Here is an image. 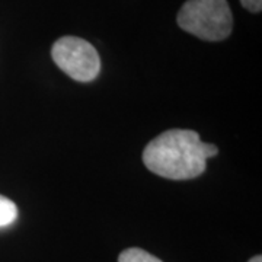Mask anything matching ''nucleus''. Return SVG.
<instances>
[{
  "label": "nucleus",
  "mask_w": 262,
  "mask_h": 262,
  "mask_svg": "<svg viewBox=\"0 0 262 262\" xmlns=\"http://www.w3.org/2000/svg\"><path fill=\"white\" fill-rule=\"evenodd\" d=\"M177 20L185 32L204 41H223L233 29L227 0H187Z\"/></svg>",
  "instance_id": "2"
},
{
  "label": "nucleus",
  "mask_w": 262,
  "mask_h": 262,
  "mask_svg": "<svg viewBox=\"0 0 262 262\" xmlns=\"http://www.w3.org/2000/svg\"><path fill=\"white\" fill-rule=\"evenodd\" d=\"M249 262H262V256L261 255H256V256H253L249 259Z\"/></svg>",
  "instance_id": "7"
},
{
  "label": "nucleus",
  "mask_w": 262,
  "mask_h": 262,
  "mask_svg": "<svg viewBox=\"0 0 262 262\" xmlns=\"http://www.w3.org/2000/svg\"><path fill=\"white\" fill-rule=\"evenodd\" d=\"M16 217H18L16 204L9 198L0 195V227L12 225L16 220Z\"/></svg>",
  "instance_id": "4"
},
{
  "label": "nucleus",
  "mask_w": 262,
  "mask_h": 262,
  "mask_svg": "<svg viewBox=\"0 0 262 262\" xmlns=\"http://www.w3.org/2000/svg\"><path fill=\"white\" fill-rule=\"evenodd\" d=\"M217 153L214 144L203 143L195 131L173 128L150 141L143 151V162L162 178L185 181L200 177L206 170L207 160Z\"/></svg>",
  "instance_id": "1"
},
{
  "label": "nucleus",
  "mask_w": 262,
  "mask_h": 262,
  "mask_svg": "<svg viewBox=\"0 0 262 262\" xmlns=\"http://www.w3.org/2000/svg\"><path fill=\"white\" fill-rule=\"evenodd\" d=\"M54 63L77 82H92L101 72V58L95 47L79 37L60 38L51 48Z\"/></svg>",
  "instance_id": "3"
},
{
  "label": "nucleus",
  "mask_w": 262,
  "mask_h": 262,
  "mask_svg": "<svg viewBox=\"0 0 262 262\" xmlns=\"http://www.w3.org/2000/svg\"><path fill=\"white\" fill-rule=\"evenodd\" d=\"M242 6L252 13H258L262 9V0H241Z\"/></svg>",
  "instance_id": "6"
},
{
  "label": "nucleus",
  "mask_w": 262,
  "mask_h": 262,
  "mask_svg": "<svg viewBox=\"0 0 262 262\" xmlns=\"http://www.w3.org/2000/svg\"><path fill=\"white\" fill-rule=\"evenodd\" d=\"M118 262H163L140 248H130L120 253Z\"/></svg>",
  "instance_id": "5"
}]
</instances>
